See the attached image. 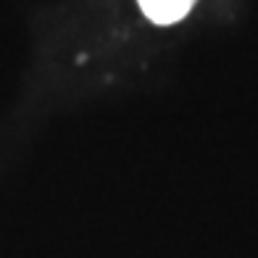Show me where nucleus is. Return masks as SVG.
Returning a JSON list of instances; mask_svg holds the SVG:
<instances>
[{
    "label": "nucleus",
    "mask_w": 258,
    "mask_h": 258,
    "mask_svg": "<svg viewBox=\"0 0 258 258\" xmlns=\"http://www.w3.org/2000/svg\"><path fill=\"white\" fill-rule=\"evenodd\" d=\"M137 3L150 21H156V24H174V21L187 16V11L192 8L195 0H137Z\"/></svg>",
    "instance_id": "obj_1"
}]
</instances>
